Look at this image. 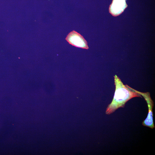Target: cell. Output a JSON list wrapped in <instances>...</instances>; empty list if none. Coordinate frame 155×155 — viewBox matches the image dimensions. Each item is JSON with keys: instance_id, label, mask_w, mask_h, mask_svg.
<instances>
[{"instance_id": "1", "label": "cell", "mask_w": 155, "mask_h": 155, "mask_svg": "<svg viewBox=\"0 0 155 155\" xmlns=\"http://www.w3.org/2000/svg\"><path fill=\"white\" fill-rule=\"evenodd\" d=\"M115 89L113 99L108 106L106 114L109 115L120 107L123 108L126 103L135 97H142L141 95L127 85H124L116 75L114 76Z\"/></svg>"}, {"instance_id": "2", "label": "cell", "mask_w": 155, "mask_h": 155, "mask_svg": "<svg viewBox=\"0 0 155 155\" xmlns=\"http://www.w3.org/2000/svg\"><path fill=\"white\" fill-rule=\"evenodd\" d=\"M136 92L142 96L146 100L148 107V113L146 118L142 122V125L153 129L155 127L153 121V108L154 102L150 96L149 92H142L136 90Z\"/></svg>"}, {"instance_id": "3", "label": "cell", "mask_w": 155, "mask_h": 155, "mask_svg": "<svg viewBox=\"0 0 155 155\" xmlns=\"http://www.w3.org/2000/svg\"><path fill=\"white\" fill-rule=\"evenodd\" d=\"M65 39L69 44L76 47L87 49H89L87 42L83 36L74 30L68 34Z\"/></svg>"}, {"instance_id": "4", "label": "cell", "mask_w": 155, "mask_h": 155, "mask_svg": "<svg viewBox=\"0 0 155 155\" xmlns=\"http://www.w3.org/2000/svg\"><path fill=\"white\" fill-rule=\"evenodd\" d=\"M126 0H113L109 7V12L115 16L121 14L127 7Z\"/></svg>"}]
</instances>
